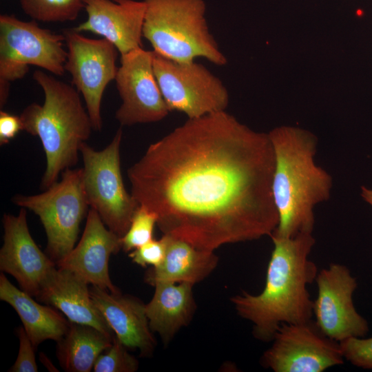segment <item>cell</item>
Here are the masks:
<instances>
[{
  "mask_svg": "<svg viewBox=\"0 0 372 372\" xmlns=\"http://www.w3.org/2000/svg\"><path fill=\"white\" fill-rule=\"evenodd\" d=\"M156 224V215L139 205L134 214L128 230L121 237L122 249L130 252L154 239Z\"/></svg>",
  "mask_w": 372,
  "mask_h": 372,
  "instance_id": "24",
  "label": "cell"
},
{
  "mask_svg": "<svg viewBox=\"0 0 372 372\" xmlns=\"http://www.w3.org/2000/svg\"><path fill=\"white\" fill-rule=\"evenodd\" d=\"M33 78L44 92V102L31 103L20 118L23 130L38 136L42 144L46 168L40 187L47 189L77 163L81 146L93 127L77 90L40 70Z\"/></svg>",
  "mask_w": 372,
  "mask_h": 372,
  "instance_id": "4",
  "label": "cell"
},
{
  "mask_svg": "<svg viewBox=\"0 0 372 372\" xmlns=\"http://www.w3.org/2000/svg\"><path fill=\"white\" fill-rule=\"evenodd\" d=\"M92 300L115 337L128 349L151 356L156 342L149 327L146 307L140 300L98 287L90 288Z\"/></svg>",
  "mask_w": 372,
  "mask_h": 372,
  "instance_id": "17",
  "label": "cell"
},
{
  "mask_svg": "<svg viewBox=\"0 0 372 372\" xmlns=\"http://www.w3.org/2000/svg\"><path fill=\"white\" fill-rule=\"evenodd\" d=\"M154 51L143 48L121 56L116 84L122 103L115 117L122 126L159 121L170 110L153 67Z\"/></svg>",
  "mask_w": 372,
  "mask_h": 372,
  "instance_id": "13",
  "label": "cell"
},
{
  "mask_svg": "<svg viewBox=\"0 0 372 372\" xmlns=\"http://www.w3.org/2000/svg\"><path fill=\"white\" fill-rule=\"evenodd\" d=\"M114 336L94 327L70 322L66 333L56 342L60 366L68 372L91 371L99 356L112 344Z\"/></svg>",
  "mask_w": 372,
  "mask_h": 372,
  "instance_id": "22",
  "label": "cell"
},
{
  "mask_svg": "<svg viewBox=\"0 0 372 372\" xmlns=\"http://www.w3.org/2000/svg\"><path fill=\"white\" fill-rule=\"evenodd\" d=\"M315 281L318 294L313 315L320 331L338 342L365 336L369 324L354 306L353 295L358 284L348 267L331 263L318 272Z\"/></svg>",
  "mask_w": 372,
  "mask_h": 372,
  "instance_id": "12",
  "label": "cell"
},
{
  "mask_svg": "<svg viewBox=\"0 0 372 372\" xmlns=\"http://www.w3.org/2000/svg\"><path fill=\"white\" fill-rule=\"evenodd\" d=\"M87 19L74 28L79 32H90L107 39L121 56L143 48L145 13L143 1L82 0Z\"/></svg>",
  "mask_w": 372,
  "mask_h": 372,
  "instance_id": "16",
  "label": "cell"
},
{
  "mask_svg": "<svg viewBox=\"0 0 372 372\" xmlns=\"http://www.w3.org/2000/svg\"><path fill=\"white\" fill-rule=\"evenodd\" d=\"M65 36L42 28L35 22L23 21L14 15L0 16V106L9 96L11 82L22 79L29 65L62 76L68 52Z\"/></svg>",
  "mask_w": 372,
  "mask_h": 372,
  "instance_id": "7",
  "label": "cell"
},
{
  "mask_svg": "<svg viewBox=\"0 0 372 372\" xmlns=\"http://www.w3.org/2000/svg\"><path fill=\"white\" fill-rule=\"evenodd\" d=\"M19 340V352L14 364L8 370L10 372H37L35 350L31 340L26 333L23 327L17 331Z\"/></svg>",
  "mask_w": 372,
  "mask_h": 372,
  "instance_id": "28",
  "label": "cell"
},
{
  "mask_svg": "<svg viewBox=\"0 0 372 372\" xmlns=\"http://www.w3.org/2000/svg\"><path fill=\"white\" fill-rule=\"evenodd\" d=\"M3 243L0 270L15 278L20 289L35 298L56 265L33 240L27 223L26 209L17 215L4 214Z\"/></svg>",
  "mask_w": 372,
  "mask_h": 372,
  "instance_id": "14",
  "label": "cell"
},
{
  "mask_svg": "<svg viewBox=\"0 0 372 372\" xmlns=\"http://www.w3.org/2000/svg\"><path fill=\"white\" fill-rule=\"evenodd\" d=\"M189 282H158L151 300L145 304L149 327L167 344L187 326L196 309L193 286Z\"/></svg>",
  "mask_w": 372,
  "mask_h": 372,
  "instance_id": "21",
  "label": "cell"
},
{
  "mask_svg": "<svg viewBox=\"0 0 372 372\" xmlns=\"http://www.w3.org/2000/svg\"><path fill=\"white\" fill-rule=\"evenodd\" d=\"M21 130H23V125L20 116H18L1 110L0 145L8 144Z\"/></svg>",
  "mask_w": 372,
  "mask_h": 372,
  "instance_id": "29",
  "label": "cell"
},
{
  "mask_svg": "<svg viewBox=\"0 0 372 372\" xmlns=\"http://www.w3.org/2000/svg\"><path fill=\"white\" fill-rule=\"evenodd\" d=\"M342 355L352 364L372 369V337L351 338L340 342Z\"/></svg>",
  "mask_w": 372,
  "mask_h": 372,
  "instance_id": "26",
  "label": "cell"
},
{
  "mask_svg": "<svg viewBox=\"0 0 372 372\" xmlns=\"http://www.w3.org/2000/svg\"><path fill=\"white\" fill-rule=\"evenodd\" d=\"M270 237L273 249L263 290L258 295L242 291L230 298L238 315L253 324L254 336L265 342L272 341L283 323L312 320L313 300L307 286L318 274L309 258L316 242L312 234Z\"/></svg>",
  "mask_w": 372,
  "mask_h": 372,
  "instance_id": "2",
  "label": "cell"
},
{
  "mask_svg": "<svg viewBox=\"0 0 372 372\" xmlns=\"http://www.w3.org/2000/svg\"><path fill=\"white\" fill-rule=\"evenodd\" d=\"M12 201L39 216L47 237L45 253L56 265L75 247L80 224L90 207L82 168H68L61 173V180L44 192L30 196L17 194Z\"/></svg>",
  "mask_w": 372,
  "mask_h": 372,
  "instance_id": "6",
  "label": "cell"
},
{
  "mask_svg": "<svg viewBox=\"0 0 372 372\" xmlns=\"http://www.w3.org/2000/svg\"><path fill=\"white\" fill-rule=\"evenodd\" d=\"M145 13L143 36L154 52L178 62L203 57L216 65L226 56L210 33L204 0H143Z\"/></svg>",
  "mask_w": 372,
  "mask_h": 372,
  "instance_id": "5",
  "label": "cell"
},
{
  "mask_svg": "<svg viewBox=\"0 0 372 372\" xmlns=\"http://www.w3.org/2000/svg\"><path fill=\"white\" fill-rule=\"evenodd\" d=\"M275 157L272 181L279 223L272 235L312 234L314 207L330 198L331 176L314 161L318 140L311 132L280 126L268 133Z\"/></svg>",
  "mask_w": 372,
  "mask_h": 372,
  "instance_id": "3",
  "label": "cell"
},
{
  "mask_svg": "<svg viewBox=\"0 0 372 372\" xmlns=\"http://www.w3.org/2000/svg\"><path fill=\"white\" fill-rule=\"evenodd\" d=\"M123 131L120 127L103 149L96 151L85 142L80 148L83 181L88 203L107 227L120 237L128 230L139 205L123 184L120 147Z\"/></svg>",
  "mask_w": 372,
  "mask_h": 372,
  "instance_id": "8",
  "label": "cell"
},
{
  "mask_svg": "<svg viewBox=\"0 0 372 372\" xmlns=\"http://www.w3.org/2000/svg\"><path fill=\"white\" fill-rule=\"evenodd\" d=\"M114 336L112 344L97 358L93 368L94 372H135L138 369V360L127 351Z\"/></svg>",
  "mask_w": 372,
  "mask_h": 372,
  "instance_id": "25",
  "label": "cell"
},
{
  "mask_svg": "<svg viewBox=\"0 0 372 372\" xmlns=\"http://www.w3.org/2000/svg\"><path fill=\"white\" fill-rule=\"evenodd\" d=\"M268 134L225 111L188 118L127 169L131 194L163 234L195 247L271 236L278 223Z\"/></svg>",
  "mask_w": 372,
  "mask_h": 372,
  "instance_id": "1",
  "label": "cell"
},
{
  "mask_svg": "<svg viewBox=\"0 0 372 372\" xmlns=\"http://www.w3.org/2000/svg\"><path fill=\"white\" fill-rule=\"evenodd\" d=\"M121 249V237L109 229L90 208L80 241L56 267L71 271L88 285L118 293L110 277L109 260Z\"/></svg>",
  "mask_w": 372,
  "mask_h": 372,
  "instance_id": "15",
  "label": "cell"
},
{
  "mask_svg": "<svg viewBox=\"0 0 372 372\" xmlns=\"http://www.w3.org/2000/svg\"><path fill=\"white\" fill-rule=\"evenodd\" d=\"M361 196L362 198L372 206V189L362 186L361 187Z\"/></svg>",
  "mask_w": 372,
  "mask_h": 372,
  "instance_id": "30",
  "label": "cell"
},
{
  "mask_svg": "<svg viewBox=\"0 0 372 372\" xmlns=\"http://www.w3.org/2000/svg\"><path fill=\"white\" fill-rule=\"evenodd\" d=\"M165 236V258L161 265L151 267L146 271V283L153 287L158 282L195 285L206 278L217 267L218 257L214 251L200 249L185 241Z\"/></svg>",
  "mask_w": 372,
  "mask_h": 372,
  "instance_id": "19",
  "label": "cell"
},
{
  "mask_svg": "<svg viewBox=\"0 0 372 372\" xmlns=\"http://www.w3.org/2000/svg\"><path fill=\"white\" fill-rule=\"evenodd\" d=\"M23 12L34 21H74L84 8L82 0H19Z\"/></svg>",
  "mask_w": 372,
  "mask_h": 372,
  "instance_id": "23",
  "label": "cell"
},
{
  "mask_svg": "<svg viewBox=\"0 0 372 372\" xmlns=\"http://www.w3.org/2000/svg\"><path fill=\"white\" fill-rule=\"evenodd\" d=\"M153 67L164 100L171 111L188 118L225 111L229 94L223 82L205 66L178 62L154 52Z\"/></svg>",
  "mask_w": 372,
  "mask_h": 372,
  "instance_id": "9",
  "label": "cell"
},
{
  "mask_svg": "<svg viewBox=\"0 0 372 372\" xmlns=\"http://www.w3.org/2000/svg\"><path fill=\"white\" fill-rule=\"evenodd\" d=\"M261 364L275 372H322L344 363L340 342L325 335L312 320L280 325Z\"/></svg>",
  "mask_w": 372,
  "mask_h": 372,
  "instance_id": "11",
  "label": "cell"
},
{
  "mask_svg": "<svg viewBox=\"0 0 372 372\" xmlns=\"http://www.w3.org/2000/svg\"><path fill=\"white\" fill-rule=\"evenodd\" d=\"M167 249V236L163 234L159 240L152 239L131 251L128 256L133 262L143 267H155L163 261Z\"/></svg>",
  "mask_w": 372,
  "mask_h": 372,
  "instance_id": "27",
  "label": "cell"
},
{
  "mask_svg": "<svg viewBox=\"0 0 372 372\" xmlns=\"http://www.w3.org/2000/svg\"><path fill=\"white\" fill-rule=\"evenodd\" d=\"M33 298L16 287L1 273L0 299L17 313L26 333L37 349L46 340L59 341L68 330L70 322L56 308L42 305Z\"/></svg>",
  "mask_w": 372,
  "mask_h": 372,
  "instance_id": "20",
  "label": "cell"
},
{
  "mask_svg": "<svg viewBox=\"0 0 372 372\" xmlns=\"http://www.w3.org/2000/svg\"><path fill=\"white\" fill-rule=\"evenodd\" d=\"M63 34L68 48L65 70L83 97L93 130L101 131L102 98L107 85L116 79L118 51L107 39H90L73 28L64 30Z\"/></svg>",
  "mask_w": 372,
  "mask_h": 372,
  "instance_id": "10",
  "label": "cell"
},
{
  "mask_svg": "<svg viewBox=\"0 0 372 372\" xmlns=\"http://www.w3.org/2000/svg\"><path fill=\"white\" fill-rule=\"evenodd\" d=\"M35 298L58 309L71 322L90 325L114 335L95 305L88 284L70 271L56 267Z\"/></svg>",
  "mask_w": 372,
  "mask_h": 372,
  "instance_id": "18",
  "label": "cell"
}]
</instances>
